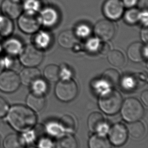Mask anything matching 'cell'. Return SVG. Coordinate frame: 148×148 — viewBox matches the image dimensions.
Returning <instances> with one entry per match:
<instances>
[{"label": "cell", "mask_w": 148, "mask_h": 148, "mask_svg": "<svg viewBox=\"0 0 148 148\" xmlns=\"http://www.w3.org/2000/svg\"><path fill=\"white\" fill-rule=\"evenodd\" d=\"M7 119L11 126L15 130L25 132L35 125L37 118L34 111L29 107L18 104L10 109Z\"/></svg>", "instance_id": "obj_1"}, {"label": "cell", "mask_w": 148, "mask_h": 148, "mask_svg": "<svg viewBox=\"0 0 148 148\" xmlns=\"http://www.w3.org/2000/svg\"><path fill=\"white\" fill-rule=\"evenodd\" d=\"M122 104V98L118 91L113 89L103 92L99 98L101 110L105 114L112 115L118 113Z\"/></svg>", "instance_id": "obj_2"}, {"label": "cell", "mask_w": 148, "mask_h": 148, "mask_svg": "<svg viewBox=\"0 0 148 148\" xmlns=\"http://www.w3.org/2000/svg\"><path fill=\"white\" fill-rule=\"evenodd\" d=\"M121 108L122 117L127 122L138 121L144 115V108L140 100L134 98L126 99Z\"/></svg>", "instance_id": "obj_3"}, {"label": "cell", "mask_w": 148, "mask_h": 148, "mask_svg": "<svg viewBox=\"0 0 148 148\" xmlns=\"http://www.w3.org/2000/svg\"><path fill=\"white\" fill-rule=\"evenodd\" d=\"M55 92L57 98L63 102L73 100L78 94V87L73 80L64 79L57 83Z\"/></svg>", "instance_id": "obj_4"}, {"label": "cell", "mask_w": 148, "mask_h": 148, "mask_svg": "<svg viewBox=\"0 0 148 148\" xmlns=\"http://www.w3.org/2000/svg\"><path fill=\"white\" fill-rule=\"evenodd\" d=\"M44 58L42 50L33 45L25 46L20 55L22 64L26 67H36L40 64Z\"/></svg>", "instance_id": "obj_5"}, {"label": "cell", "mask_w": 148, "mask_h": 148, "mask_svg": "<svg viewBox=\"0 0 148 148\" xmlns=\"http://www.w3.org/2000/svg\"><path fill=\"white\" fill-rule=\"evenodd\" d=\"M20 77L16 72L7 70L0 73V90L6 93L15 92L20 87Z\"/></svg>", "instance_id": "obj_6"}, {"label": "cell", "mask_w": 148, "mask_h": 148, "mask_svg": "<svg viewBox=\"0 0 148 148\" xmlns=\"http://www.w3.org/2000/svg\"><path fill=\"white\" fill-rule=\"evenodd\" d=\"M108 137L112 144L115 146H121L126 142L128 138L127 127L122 123L114 124L109 131Z\"/></svg>", "instance_id": "obj_7"}, {"label": "cell", "mask_w": 148, "mask_h": 148, "mask_svg": "<svg viewBox=\"0 0 148 148\" xmlns=\"http://www.w3.org/2000/svg\"><path fill=\"white\" fill-rule=\"evenodd\" d=\"M94 32L99 38L107 41L111 39L115 33L114 24L107 19L100 20L97 23L94 28Z\"/></svg>", "instance_id": "obj_8"}, {"label": "cell", "mask_w": 148, "mask_h": 148, "mask_svg": "<svg viewBox=\"0 0 148 148\" xmlns=\"http://www.w3.org/2000/svg\"><path fill=\"white\" fill-rule=\"evenodd\" d=\"M20 27L25 33H33L38 30L40 25V17L34 13H25L20 17Z\"/></svg>", "instance_id": "obj_9"}, {"label": "cell", "mask_w": 148, "mask_h": 148, "mask_svg": "<svg viewBox=\"0 0 148 148\" xmlns=\"http://www.w3.org/2000/svg\"><path fill=\"white\" fill-rule=\"evenodd\" d=\"M123 12V5L120 0H107L103 5V13L110 19H118Z\"/></svg>", "instance_id": "obj_10"}, {"label": "cell", "mask_w": 148, "mask_h": 148, "mask_svg": "<svg viewBox=\"0 0 148 148\" xmlns=\"http://www.w3.org/2000/svg\"><path fill=\"white\" fill-rule=\"evenodd\" d=\"M19 76L21 83L24 85L30 86L40 79L41 73L36 67H26L22 70Z\"/></svg>", "instance_id": "obj_11"}, {"label": "cell", "mask_w": 148, "mask_h": 148, "mask_svg": "<svg viewBox=\"0 0 148 148\" xmlns=\"http://www.w3.org/2000/svg\"><path fill=\"white\" fill-rule=\"evenodd\" d=\"M3 12L9 18H17L22 12V6L16 0H5L2 4Z\"/></svg>", "instance_id": "obj_12"}, {"label": "cell", "mask_w": 148, "mask_h": 148, "mask_svg": "<svg viewBox=\"0 0 148 148\" xmlns=\"http://www.w3.org/2000/svg\"><path fill=\"white\" fill-rule=\"evenodd\" d=\"M147 56V47L140 42H136L131 44L127 49V54L130 60L135 62H142L145 56Z\"/></svg>", "instance_id": "obj_13"}, {"label": "cell", "mask_w": 148, "mask_h": 148, "mask_svg": "<svg viewBox=\"0 0 148 148\" xmlns=\"http://www.w3.org/2000/svg\"><path fill=\"white\" fill-rule=\"evenodd\" d=\"M28 107L36 112H40L44 108L46 100L43 93L32 91L26 99Z\"/></svg>", "instance_id": "obj_14"}, {"label": "cell", "mask_w": 148, "mask_h": 148, "mask_svg": "<svg viewBox=\"0 0 148 148\" xmlns=\"http://www.w3.org/2000/svg\"><path fill=\"white\" fill-rule=\"evenodd\" d=\"M88 126L91 132H100L105 126L104 116L99 112H94L90 115L88 119Z\"/></svg>", "instance_id": "obj_15"}, {"label": "cell", "mask_w": 148, "mask_h": 148, "mask_svg": "<svg viewBox=\"0 0 148 148\" xmlns=\"http://www.w3.org/2000/svg\"><path fill=\"white\" fill-rule=\"evenodd\" d=\"M76 41V36L72 30H64L58 36V43L63 48H71L75 44Z\"/></svg>", "instance_id": "obj_16"}, {"label": "cell", "mask_w": 148, "mask_h": 148, "mask_svg": "<svg viewBox=\"0 0 148 148\" xmlns=\"http://www.w3.org/2000/svg\"><path fill=\"white\" fill-rule=\"evenodd\" d=\"M76 138L71 134L63 135L56 140L54 148H77Z\"/></svg>", "instance_id": "obj_17"}, {"label": "cell", "mask_w": 148, "mask_h": 148, "mask_svg": "<svg viewBox=\"0 0 148 148\" xmlns=\"http://www.w3.org/2000/svg\"><path fill=\"white\" fill-rule=\"evenodd\" d=\"M3 146L4 148H24L25 140L20 135L11 133L5 138Z\"/></svg>", "instance_id": "obj_18"}, {"label": "cell", "mask_w": 148, "mask_h": 148, "mask_svg": "<svg viewBox=\"0 0 148 148\" xmlns=\"http://www.w3.org/2000/svg\"><path fill=\"white\" fill-rule=\"evenodd\" d=\"M102 80L110 87L118 85L120 82V75L114 69H108L105 71L102 76Z\"/></svg>", "instance_id": "obj_19"}, {"label": "cell", "mask_w": 148, "mask_h": 148, "mask_svg": "<svg viewBox=\"0 0 148 148\" xmlns=\"http://www.w3.org/2000/svg\"><path fill=\"white\" fill-rule=\"evenodd\" d=\"M89 148H112L109 140L102 134H97L90 137L88 141Z\"/></svg>", "instance_id": "obj_20"}, {"label": "cell", "mask_w": 148, "mask_h": 148, "mask_svg": "<svg viewBox=\"0 0 148 148\" xmlns=\"http://www.w3.org/2000/svg\"><path fill=\"white\" fill-rule=\"evenodd\" d=\"M127 129L130 136L136 139H140L143 138L146 132L144 124L139 121L130 122Z\"/></svg>", "instance_id": "obj_21"}, {"label": "cell", "mask_w": 148, "mask_h": 148, "mask_svg": "<svg viewBox=\"0 0 148 148\" xmlns=\"http://www.w3.org/2000/svg\"><path fill=\"white\" fill-rule=\"evenodd\" d=\"M108 60L110 64L115 67H121L125 64V57L122 52L118 50H112L109 52Z\"/></svg>", "instance_id": "obj_22"}, {"label": "cell", "mask_w": 148, "mask_h": 148, "mask_svg": "<svg viewBox=\"0 0 148 148\" xmlns=\"http://www.w3.org/2000/svg\"><path fill=\"white\" fill-rule=\"evenodd\" d=\"M44 74L47 80L51 82H55L60 77V68L55 64H50L45 68Z\"/></svg>", "instance_id": "obj_23"}, {"label": "cell", "mask_w": 148, "mask_h": 148, "mask_svg": "<svg viewBox=\"0 0 148 148\" xmlns=\"http://www.w3.org/2000/svg\"><path fill=\"white\" fill-rule=\"evenodd\" d=\"M60 125L63 129L69 132H72L75 129V122L72 116L69 115H64L61 118Z\"/></svg>", "instance_id": "obj_24"}, {"label": "cell", "mask_w": 148, "mask_h": 148, "mask_svg": "<svg viewBox=\"0 0 148 148\" xmlns=\"http://www.w3.org/2000/svg\"><path fill=\"white\" fill-rule=\"evenodd\" d=\"M140 12L138 9L130 8L124 14L125 21L130 24H134L140 20Z\"/></svg>", "instance_id": "obj_25"}, {"label": "cell", "mask_w": 148, "mask_h": 148, "mask_svg": "<svg viewBox=\"0 0 148 148\" xmlns=\"http://www.w3.org/2000/svg\"><path fill=\"white\" fill-rule=\"evenodd\" d=\"M42 18L45 24L52 25L56 21L57 15L53 9H46L42 14Z\"/></svg>", "instance_id": "obj_26"}, {"label": "cell", "mask_w": 148, "mask_h": 148, "mask_svg": "<svg viewBox=\"0 0 148 148\" xmlns=\"http://www.w3.org/2000/svg\"><path fill=\"white\" fill-rule=\"evenodd\" d=\"M9 105L4 98L0 96V118L3 117L8 112Z\"/></svg>", "instance_id": "obj_27"}, {"label": "cell", "mask_w": 148, "mask_h": 148, "mask_svg": "<svg viewBox=\"0 0 148 148\" xmlns=\"http://www.w3.org/2000/svg\"><path fill=\"white\" fill-rule=\"evenodd\" d=\"M32 86L34 91L39 92L41 93H43L46 89L45 84L42 81H40V79L38 81H37L36 82H35L34 84H32Z\"/></svg>", "instance_id": "obj_28"}, {"label": "cell", "mask_w": 148, "mask_h": 148, "mask_svg": "<svg viewBox=\"0 0 148 148\" xmlns=\"http://www.w3.org/2000/svg\"><path fill=\"white\" fill-rule=\"evenodd\" d=\"M38 146L40 148H51L52 144L49 138L43 137V138H40L38 142Z\"/></svg>", "instance_id": "obj_29"}, {"label": "cell", "mask_w": 148, "mask_h": 148, "mask_svg": "<svg viewBox=\"0 0 148 148\" xmlns=\"http://www.w3.org/2000/svg\"><path fill=\"white\" fill-rule=\"evenodd\" d=\"M77 32L79 35L82 37H86L90 34V30L86 26H79Z\"/></svg>", "instance_id": "obj_30"}, {"label": "cell", "mask_w": 148, "mask_h": 148, "mask_svg": "<svg viewBox=\"0 0 148 148\" xmlns=\"http://www.w3.org/2000/svg\"><path fill=\"white\" fill-rule=\"evenodd\" d=\"M138 2V0H122V3L126 7L132 8L137 4Z\"/></svg>", "instance_id": "obj_31"}, {"label": "cell", "mask_w": 148, "mask_h": 148, "mask_svg": "<svg viewBox=\"0 0 148 148\" xmlns=\"http://www.w3.org/2000/svg\"><path fill=\"white\" fill-rule=\"evenodd\" d=\"M140 36L143 41L145 43L148 42V30L147 27H145L143 28L140 32Z\"/></svg>", "instance_id": "obj_32"}, {"label": "cell", "mask_w": 148, "mask_h": 148, "mask_svg": "<svg viewBox=\"0 0 148 148\" xmlns=\"http://www.w3.org/2000/svg\"><path fill=\"white\" fill-rule=\"evenodd\" d=\"M140 98L143 103L146 106L148 105V90H146L144 91L140 95Z\"/></svg>", "instance_id": "obj_33"}, {"label": "cell", "mask_w": 148, "mask_h": 148, "mask_svg": "<svg viewBox=\"0 0 148 148\" xmlns=\"http://www.w3.org/2000/svg\"><path fill=\"white\" fill-rule=\"evenodd\" d=\"M102 44L101 46V48H100L101 53L103 54H107L110 50L109 46L107 43H103Z\"/></svg>", "instance_id": "obj_34"}, {"label": "cell", "mask_w": 148, "mask_h": 148, "mask_svg": "<svg viewBox=\"0 0 148 148\" xmlns=\"http://www.w3.org/2000/svg\"><path fill=\"white\" fill-rule=\"evenodd\" d=\"M98 41L96 39H92L88 42V46L90 49L95 50L98 46Z\"/></svg>", "instance_id": "obj_35"}, {"label": "cell", "mask_w": 148, "mask_h": 148, "mask_svg": "<svg viewBox=\"0 0 148 148\" xmlns=\"http://www.w3.org/2000/svg\"><path fill=\"white\" fill-rule=\"evenodd\" d=\"M138 6L140 8H144L148 5V0H140L138 3Z\"/></svg>", "instance_id": "obj_36"}, {"label": "cell", "mask_w": 148, "mask_h": 148, "mask_svg": "<svg viewBox=\"0 0 148 148\" xmlns=\"http://www.w3.org/2000/svg\"><path fill=\"white\" fill-rule=\"evenodd\" d=\"M2 72V65L1 62H0V73Z\"/></svg>", "instance_id": "obj_37"}, {"label": "cell", "mask_w": 148, "mask_h": 148, "mask_svg": "<svg viewBox=\"0 0 148 148\" xmlns=\"http://www.w3.org/2000/svg\"><path fill=\"white\" fill-rule=\"evenodd\" d=\"M27 148H36V147H35L34 146H30L29 147H28Z\"/></svg>", "instance_id": "obj_38"}, {"label": "cell", "mask_w": 148, "mask_h": 148, "mask_svg": "<svg viewBox=\"0 0 148 148\" xmlns=\"http://www.w3.org/2000/svg\"><path fill=\"white\" fill-rule=\"evenodd\" d=\"M1 138L0 137V148H1Z\"/></svg>", "instance_id": "obj_39"}]
</instances>
